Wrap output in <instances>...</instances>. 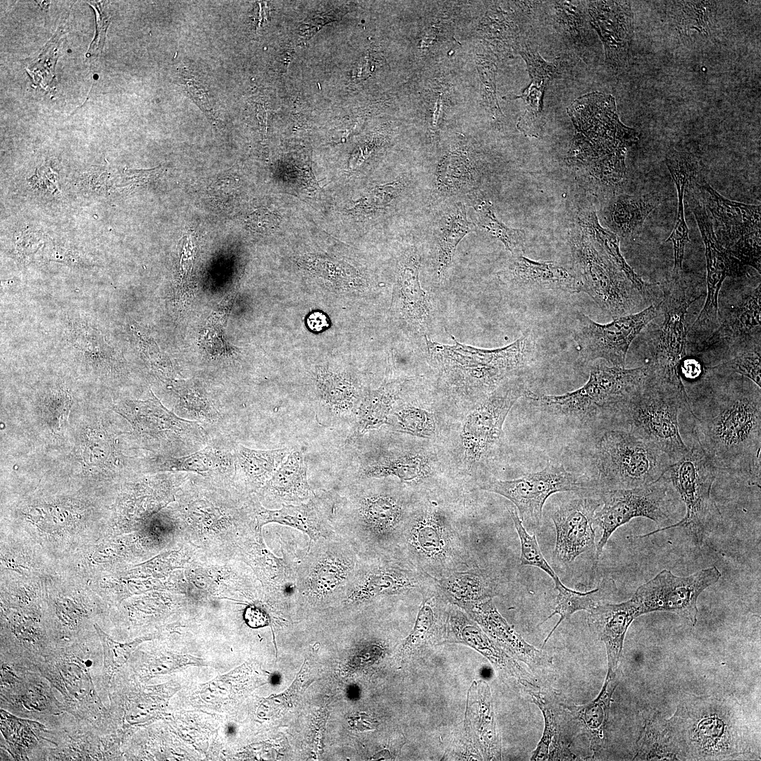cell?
<instances>
[{"label":"cell","mask_w":761,"mask_h":761,"mask_svg":"<svg viewBox=\"0 0 761 761\" xmlns=\"http://www.w3.org/2000/svg\"><path fill=\"white\" fill-rule=\"evenodd\" d=\"M687 393L699 446L718 471L760 485L761 392L737 373L707 369Z\"/></svg>","instance_id":"6da1fadb"},{"label":"cell","mask_w":761,"mask_h":761,"mask_svg":"<svg viewBox=\"0 0 761 761\" xmlns=\"http://www.w3.org/2000/svg\"><path fill=\"white\" fill-rule=\"evenodd\" d=\"M329 497L330 524L359 558L394 555L409 519L406 501L397 490L357 483Z\"/></svg>","instance_id":"7a4b0ae2"},{"label":"cell","mask_w":761,"mask_h":761,"mask_svg":"<svg viewBox=\"0 0 761 761\" xmlns=\"http://www.w3.org/2000/svg\"><path fill=\"white\" fill-rule=\"evenodd\" d=\"M454 339V338H453ZM428 361L443 385L459 396L483 399L502 382L530 364L535 341L530 332L495 349L462 344L445 345L424 338Z\"/></svg>","instance_id":"3957f363"},{"label":"cell","mask_w":761,"mask_h":761,"mask_svg":"<svg viewBox=\"0 0 761 761\" xmlns=\"http://www.w3.org/2000/svg\"><path fill=\"white\" fill-rule=\"evenodd\" d=\"M648 373L625 409L624 420L629 431L662 451L671 463L688 450L681 438L679 416L688 411L683 380L650 364Z\"/></svg>","instance_id":"277c9868"},{"label":"cell","mask_w":761,"mask_h":761,"mask_svg":"<svg viewBox=\"0 0 761 761\" xmlns=\"http://www.w3.org/2000/svg\"><path fill=\"white\" fill-rule=\"evenodd\" d=\"M648 370V364L633 369L598 364L590 368L588 381L574 391L546 395L528 389L524 397L549 414L581 421L607 416L623 418Z\"/></svg>","instance_id":"5b68a950"},{"label":"cell","mask_w":761,"mask_h":761,"mask_svg":"<svg viewBox=\"0 0 761 761\" xmlns=\"http://www.w3.org/2000/svg\"><path fill=\"white\" fill-rule=\"evenodd\" d=\"M671 464L662 451L630 431H607L595 446L599 493L650 484L661 478Z\"/></svg>","instance_id":"8992f818"},{"label":"cell","mask_w":761,"mask_h":761,"mask_svg":"<svg viewBox=\"0 0 761 761\" xmlns=\"http://www.w3.org/2000/svg\"><path fill=\"white\" fill-rule=\"evenodd\" d=\"M357 560L352 547L336 533L309 543L297 564L292 597L315 608L337 604Z\"/></svg>","instance_id":"52a82bcc"},{"label":"cell","mask_w":761,"mask_h":761,"mask_svg":"<svg viewBox=\"0 0 761 761\" xmlns=\"http://www.w3.org/2000/svg\"><path fill=\"white\" fill-rule=\"evenodd\" d=\"M717 473L715 467L699 445L688 448L681 458L671 464L664 474L685 505L683 518L642 537L682 528L695 545H702L722 520L719 509L711 496Z\"/></svg>","instance_id":"ba28073f"},{"label":"cell","mask_w":761,"mask_h":761,"mask_svg":"<svg viewBox=\"0 0 761 761\" xmlns=\"http://www.w3.org/2000/svg\"><path fill=\"white\" fill-rule=\"evenodd\" d=\"M115 411L130 423L137 439L157 456L190 454L205 447L210 440L199 423L180 417L152 392L144 401H121Z\"/></svg>","instance_id":"9c48e42d"},{"label":"cell","mask_w":761,"mask_h":761,"mask_svg":"<svg viewBox=\"0 0 761 761\" xmlns=\"http://www.w3.org/2000/svg\"><path fill=\"white\" fill-rule=\"evenodd\" d=\"M672 485L664 474L657 481L641 487L616 489L599 493L601 508L594 516L596 527L602 533L595 547V564L612 533L620 526L636 517L649 519L659 528L674 523L676 504L671 493Z\"/></svg>","instance_id":"30bf717a"},{"label":"cell","mask_w":761,"mask_h":761,"mask_svg":"<svg viewBox=\"0 0 761 761\" xmlns=\"http://www.w3.org/2000/svg\"><path fill=\"white\" fill-rule=\"evenodd\" d=\"M696 180L702 200L699 202L712 218L710 220L718 242L741 264L760 273V205L728 199L704 178L696 177Z\"/></svg>","instance_id":"8fae6325"},{"label":"cell","mask_w":761,"mask_h":761,"mask_svg":"<svg viewBox=\"0 0 761 761\" xmlns=\"http://www.w3.org/2000/svg\"><path fill=\"white\" fill-rule=\"evenodd\" d=\"M527 390L524 381L513 375L479 400L466 415L459 435L464 460L469 469L485 461L498 445L509 411L524 397Z\"/></svg>","instance_id":"7c38bea8"},{"label":"cell","mask_w":761,"mask_h":761,"mask_svg":"<svg viewBox=\"0 0 761 761\" xmlns=\"http://www.w3.org/2000/svg\"><path fill=\"white\" fill-rule=\"evenodd\" d=\"M587 479L571 472L559 464L547 462L543 469L513 480H491L484 482L481 489L502 495L511 501L519 516L530 528L539 527L543 506L552 494L565 491L584 490Z\"/></svg>","instance_id":"4fadbf2b"},{"label":"cell","mask_w":761,"mask_h":761,"mask_svg":"<svg viewBox=\"0 0 761 761\" xmlns=\"http://www.w3.org/2000/svg\"><path fill=\"white\" fill-rule=\"evenodd\" d=\"M581 292L587 293L613 318L636 313L645 297L607 258L586 244L575 248Z\"/></svg>","instance_id":"5bb4252c"},{"label":"cell","mask_w":761,"mask_h":761,"mask_svg":"<svg viewBox=\"0 0 761 761\" xmlns=\"http://www.w3.org/2000/svg\"><path fill=\"white\" fill-rule=\"evenodd\" d=\"M660 304H650L636 313L601 324L578 313L574 339L582 357L603 359L609 364L625 367L629 348L635 338L657 315Z\"/></svg>","instance_id":"9a60e30c"},{"label":"cell","mask_w":761,"mask_h":761,"mask_svg":"<svg viewBox=\"0 0 761 761\" xmlns=\"http://www.w3.org/2000/svg\"><path fill=\"white\" fill-rule=\"evenodd\" d=\"M722 573L715 566L680 576L664 569L640 586L633 595L643 614L653 612L675 613L697 623V602L700 595L720 579Z\"/></svg>","instance_id":"2e32d148"},{"label":"cell","mask_w":761,"mask_h":761,"mask_svg":"<svg viewBox=\"0 0 761 761\" xmlns=\"http://www.w3.org/2000/svg\"><path fill=\"white\" fill-rule=\"evenodd\" d=\"M713 703L698 700L683 703L669 720L675 740L692 746L694 757H726L736 751L737 738L731 731L730 720L714 710Z\"/></svg>","instance_id":"e0dca14e"},{"label":"cell","mask_w":761,"mask_h":761,"mask_svg":"<svg viewBox=\"0 0 761 761\" xmlns=\"http://www.w3.org/2000/svg\"><path fill=\"white\" fill-rule=\"evenodd\" d=\"M419 586L416 574L393 556L358 557L353 575L337 604L356 607L379 598L407 593Z\"/></svg>","instance_id":"ac0fdd59"},{"label":"cell","mask_w":761,"mask_h":761,"mask_svg":"<svg viewBox=\"0 0 761 761\" xmlns=\"http://www.w3.org/2000/svg\"><path fill=\"white\" fill-rule=\"evenodd\" d=\"M691 204L703 240L707 268V297L692 330L713 332L718 324V299L723 282L727 277L742 275L743 264L718 242L704 206L695 197Z\"/></svg>","instance_id":"d6986e66"},{"label":"cell","mask_w":761,"mask_h":761,"mask_svg":"<svg viewBox=\"0 0 761 761\" xmlns=\"http://www.w3.org/2000/svg\"><path fill=\"white\" fill-rule=\"evenodd\" d=\"M681 275H673L664 298L660 302L664 319L657 349L650 364L682 378L681 366L686 355L687 341L685 317L689 307L701 295L689 292Z\"/></svg>","instance_id":"ffe728a7"},{"label":"cell","mask_w":761,"mask_h":761,"mask_svg":"<svg viewBox=\"0 0 761 761\" xmlns=\"http://www.w3.org/2000/svg\"><path fill=\"white\" fill-rule=\"evenodd\" d=\"M761 285L749 288L718 304V324L707 345L734 349L733 357L747 349L760 347ZM730 358V357H729ZM728 359V358H727Z\"/></svg>","instance_id":"44dd1931"},{"label":"cell","mask_w":761,"mask_h":761,"mask_svg":"<svg viewBox=\"0 0 761 761\" xmlns=\"http://www.w3.org/2000/svg\"><path fill=\"white\" fill-rule=\"evenodd\" d=\"M601 505L600 497H579L562 503L552 513L556 531L553 561L571 563L596 547L594 516Z\"/></svg>","instance_id":"7402d4cb"},{"label":"cell","mask_w":761,"mask_h":761,"mask_svg":"<svg viewBox=\"0 0 761 761\" xmlns=\"http://www.w3.org/2000/svg\"><path fill=\"white\" fill-rule=\"evenodd\" d=\"M421 258L411 246L402 255L395 291V310L406 330L414 338L429 336L433 323V306L428 293L420 281Z\"/></svg>","instance_id":"603a6c76"},{"label":"cell","mask_w":761,"mask_h":761,"mask_svg":"<svg viewBox=\"0 0 761 761\" xmlns=\"http://www.w3.org/2000/svg\"><path fill=\"white\" fill-rule=\"evenodd\" d=\"M545 719L543 736L531 760H569L576 757L570 750L578 720L568 705L553 694L540 690L529 693Z\"/></svg>","instance_id":"cb8c5ba5"},{"label":"cell","mask_w":761,"mask_h":761,"mask_svg":"<svg viewBox=\"0 0 761 761\" xmlns=\"http://www.w3.org/2000/svg\"><path fill=\"white\" fill-rule=\"evenodd\" d=\"M452 537L445 513L435 507H429L412 519H408L402 539L404 538L409 550L422 562L439 566L447 564L452 557L454 546Z\"/></svg>","instance_id":"d4e9b609"},{"label":"cell","mask_w":761,"mask_h":761,"mask_svg":"<svg viewBox=\"0 0 761 761\" xmlns=\"http://www.w3.org/2000/svg\"><path fill=\"white\" fill-rule=\"evenodd\" d=\"M590 23L605 47V59L614 68L629 61L633 35V13L627 1H593L590 4Z\"/></svg>","instance_id":"484cf974"},{"label":"cell","mask_w":761,"mask_h":761,"mask_svg":"<svg viewBox=\"0 0 761 761\" xmlns=\"http://www.w3.org/2000/svg\"><path fill=\"white\" fill-rule=\"evenodd\" d=\"M502 283L517 290L581 292L577 277L555 261H537L521 254L513 256L506 268L498 273Z\"/></svg>","instance_id":"4316f807"},{"label":"cell","mask_w":761,"mask_h":761,"mask_svg":"<svg viewBox=\"0 0 761 761\" xmlns=\"http://www.w3.org/2000/svg\"><path fill=\"white\" fill-rule=\"evenodd\" d=\"M641 615V606L633 595L619 603H600L588 611V626L606 648L607 676L617 675L626 633L633 621Z\"/></svg>","instance_id":"83f0119b"},{"label":"cell","mask_w":761,"mask_h":761,"mask_svg":"<svg viewBox=\"0 0 761 761\" xmlns=\"http://www.w3.org/2000/svg\"><path fill=\"white\" fill-rule=\"evenodd\" d=\"M253 509L258 526L268 522L289 526L307 534L309 543L335 533L329 521L330 505L328 493H315L307 502L283 505L280 509H266L258 502Z\"/></svg>","instance_id":"f1b7e54d"},{"label":"cell","mask_w":761,"mask_h":761,"mask_svg":"<svg viewBox=\"0 0 761 761\" xmlns=\"http://www.w3.org/2000/svg\"><path fill=\"white\" fill-rule=\"evenodd\" d=\"M151 469L160 472H188L211 479L234 478L233 443L210 439L203 448L179 457L156 456Z\"/></svg>","instance_id":"f546056e"},{"label":"cell","mask_w":761,"mask_h":761,"mask_svg":"<svg viewBox=\"0 0 761 761\" xmlns=\"http://www.w3.org/2000/svg\"><path fill=\"white\" fill-rule=\"evenodd\" d=\"M476 619L493 637L504 643L534 674L548 672L553 659L547 652L526 642L497 610L492 598L469 603Z\"/></svg>","instance_id":"4dcf8cb0"},{"label":"cell","mask_w":761,"mask_h":761,"mask_svg":"<svg viewBox=\"0 0 761 761\" xmlns=\"http://www.w3.org/2000/svg\"><path fill=\"white\" fill-rule=\"evenodd\" d=\"M665 163L675 183L678 198L674 225L666 241L673 245L674 274H680L683 270L685 247L690 240L685 221L683 200L689 184L698 174L699 162L696 156L691 151L674 149L667 155Z\"/></svg>","instance_id":"1f68e13d"},{"label":"cell","mask_w":761,"mask_h":761,"mask_svg":"<svg viewBox=\"0 0 761 761\" xmlns=\"http://www.w3.org/2000/svg\"><path fill=\"white\" fill-rule=\"evenodd\" d=\"M520 54L527 64L531 83L521 95L515 97L522 99L526 104L517 128L526 135L537 137L545 123L543 113L545 89L547 82L555 78L557 70L554 63L545 61L529 49L522 50Z\"/></svg>","instance_id":"d6a6232c"},{"label":"cell","mask_w":761,"mask_h":761,"mask_svg":"<svg viewBox=\"0 0 761 761\" xmlns=\"http://www.w3.org/2000/svg\"><path fill=\"white\" fill-rule=\"evenodd\" d=\"M307 471L302 451L292 450L261 488V495L282 505L307 502L315 494L309 484Z\"/></svg>","instance_id":"836d02e7"},{"label":"cell","mask_w":761,"mask_h":761,"mask_svg":"<svg viewBox=\"0 0 761 761\" xmlns=\"http://www.w3.org/2000/svg\"><path fill=\"white\" fill-rule=\"evenodd\" d=\"M434 462L426 452L402 450L380 454L364 464L359 469L361 479L394 477L409 482L429 477L434 471Z\"/></svg>","instance_id":"e575fe53"},{"label":"cell","mask_w":761,"mask_h":761,"mask_svg":"<svg viewBox=\"0 0 761 761\" xmlns=\"http://www.w3.org/2000/svg\"><path fill=\"white\" fill-rule=\"evenodd\" d=\"M234 478L249 492L261 489L292 451L289 447L254 450L233 443Z\"/></svg>","instance_id":"d590c367"},{"label":"cell","mask_w":761,"mask_h":761,"mask_svg":"<svg viewBox=\"0 0 761 761\" xmlns=\"http://www.w3.org/2000/svg\"><path fill=\"white\" fill-rule=\"evenodd\" d=\"M68 331L73 347L87 364L106 373L120 372L122 366L120 355L97 328L87 321L73 319L69 323Z\"/></svg>","instance_id":"8d00e7d4"},{"label":"cell","mask_w":761,"mask_h":761,"mask_svg":"<svg viewBox=\"0 0 761 761\" xmlns=\"http://www.w3.org/2000/svg\"><path fill=\"white\" fill-rule=\"evenodd\" d=\"M473 229L462 203L448 206L441 215L434 235L435 268L439 280L445 278L458 245Z\"/></svg>","instance_id":"74e56055"},{"label":"cell","mask_w":761,"mask_h":761,"mask_svg":"<svg viewBox=\"0 0 761 761\" xmlns=\"http://www.w3.org/2000/svg\"><path fill=\"white\" fill-rule=\"evenodd\" d=\"M663 200V196L657 192L617 197L608 207L607 224L620 237L633 238L641 233L648 216Z\"/></svg>","instance_id":"f35d334b"},{"label":"cell","mask_w":761,"mask_h":761,"mask_svg":"<svg viewBox=\"0 0 761 761\" xmlns=\"http://www.w3.org/2000/svg\"><path fill=\"white\" fill-rule=\"evenodd\" d=\"M315 380L323 412L327 416L338 420L357 413L359 393L356 383L350 378L319 369Z\"/></svg>","instance_id":"ab89813d"},{"label":"cell","mask_w":761,"mask_h":761,"mask_svg":"<svg viewBox=\"0 0 761 761\" xmlns=\"http://www.w3.org/2000/svg\"><path fill=\"white\" fill-rule=\"evenodd\" d=\"M407 380L384 382L361 399L356 413V424L352 438L388 424L394 404Z\"/></svg>","instance_id":"60d3db41"},{"label":"cell","mask_w":761,"mask_h":761,"mask_svg":"<svg viewBox=\"0 0 761 761\" xmlns=\"http://www.w3.org/2000/svg\"><path fill=\"white\" fill-rule=\"evenodd\" d=\"M618 683L617 675L606 676L598 695L581 705H569L590 741L593 751L600 750L607 741V727L612 696Z\"/></svg>","instance_id":"b9f144b4"},{"label":"cell","mask_w":761,"mask_h":761,"mask_svg":"<svg viewBox=\"0 0 761 761\" xmlns=\"http://www.w3.org/2000/svg\"><path fill=\"white\" fill-rule=\"evenodd\" d=\"M438 583L440 589L449 598L459 602H479L497 595L495 580L478 568L452 572L440 579Z\"/></svg>","instance_id":"7bdbcfd3"},{"label":"cell","mask_w":761,"mask_h":761,"mask_svg":"<svg viewBox=\"0 0 761 761\" xmlns=\"http://www.w3.org/2000/svg\"><path fill=\"white\" fill-rule=\"evenodd\" d=\"M614 588V581L609 579H603L595 588L584 593L572 590L565 586L562 583L555 586V589L558 591L555 607L552 613L539 625L543 624L555 614H558L559 619L544 640L543 645L547 642L553 632L564 619L578 611L586 610L588 612L600 603L609 590Z\"/></svg>","instance_id":"ee69618b"},{"label":"cell","mask_w":761,"mask_h":761,"mask_svg":"<svg viewBox=\"0 0 761 761\" xmlns=\"http://www.w3.org/2000/svg\"><path fill=\"white\" fill-rule=\"evenodd\" d=\"M173 387L176 395L174 412L180 417L209 424L220 420L221 411L206 392L193 383L177 381Z\"/></svg>","instance_id":"f6af8a7d"},{"label":"cell","mask_w":761,"mask_h":761,"mask_svg":"<svg viewBox=\"0 0 761 761\" xmlns=\"http://www.w3.org/2000/svg\"><path fill=\"white\" fill-rule=\"evenodd\" d=\"M474 211L475 221L481 228L500 240L513 256L521 254L526 240L523 230L509 228L500 221L488 200L476 204Z\"/></svg>","instance_id":"bcb514c9"},{"label":"cell","mask_w":761,"mask_h":761,"mask_svg":"<svg viewBox=\"0 0 761 761\" xmlns=\"http://www.w3.org/2000/svg\"><path fill=\"white\" fill-rule=\"evenodd\" d=\"M388 424L397 432L421 438H431L436 431L434 414L413 405H404L393 409Z\"/></svg>","instance_id":"7dc6e473"},{"label":"cell","mask_w":761,"mask_h":761,"mask_svg":"<svg viewBox=\"0 0 761 761\" xmlns=\"http://www.w3.org/2000/svg\"><path fill=\"white\" fill-rule=\"evenodd\" d=\"M474 173L469 161L458 155H449L440 164L437 186L445 194L467 192L473 187Z\"/></svg>","instance_id":"c3c4849f"},{"label":"cell","mask_w":761,"mask_h":761,"mask_svg":"<svg viewBox=\"0 0 761 761\" xmlns=\"http://www.w3.org/2000/svg\"><path fill=\"white\" fill-rule=\"evenodd\" d=\"M508 510L520 540V564L535 567L545 571L552 578L555 586L561 583L558 576L544 557L536 534L528 533L516 509L509 508Z\"/></svg>","instance_id":"681fc988"},{"label":"cell","mask_w":761,"mask_h":761,"mask_svg":"<svg viewBox=\"0 0 761 761\" xmlns=\"http://www.w3.org/2000/svg\"><path fill=\"white\" fill-rule=\"evenodd\" d=\"M592 227L595 234L596 241L603 253L617 268L624 273L638 290L646 297L648 289V285L635 273L622 256L617 235L602 228L598 225L596 219L592 220Z\"/></svg>","instance_id":"f907efd6"},{"label":"cell","mask_w":761,"mask_h":761,"mask_svg":"<svg viewBox=\"0 0 761 761\" xmlns=\"http://www.w3.org/2000/svg\"><path fill=\"white\" fill-rule=\"evenodd\" d=\"M705 369L737 373L748 378L761 388L760 347L745 350Z\"/></svg>","instance_id":"816d5d0a"},{"label":"cell","mask_w":761,"mask_h":761,"mask_svg":"<svg viewBox=\"0 0 761 761\" xmlns=\"http://www.w3.org/2000/svg\"><path fill=\"white\" fill-rule=\"evenodd\" d=\"M676 5L677 23L683 27L695 29L700 32L707 31L714 1H674Z\"/></svg>","instance_id":"f5cc1de1"},{"label":"cell","mask_w":761,"mask_h":761,"mask_svg":"<svg viewBox=\"0 0 761 761\" xmlns=\"http://www.w3.org/2000/svg\"><path fill=\"white\" fill-rule=\"evenodd\" d=\"M408 184L407 178H402L392 182L377 186L363 197L359 207L366 212L384 209L403 192Z\"/></svg>","instance_id":"db71d44e"},{"label":"cell","mask_w":761,"mask_h":761,"mask_svg":"<svg viewBox=\"0 0 761 761\" xmlns=\"http://www.w3.org/2000/svg\"><path fill=\"white\" fill-rule=\"evenodd\" d=\"M94 627L102 644L105 669L111 676L126 661L137 643L121 644L115 642L99 626L94 625Z\"/></svg>","instance_id":"11a10c76"},{"label":"cell","mask_w":761,"mask_h":761,"mask_svg":"<svg viewBox=\"0 0 761 761\" xmlns=\"http://www.w3.org/2000/svg\"><path fill=\"white\" fill-rule=\"evenodd\" d=\"M71 402V395L64 387L58 386L48 393L46 397V411L49 412L47 416L54 429H60L68 419Z\"/></svg>","instance_id":"9f6ffc18"},{"label":"cell","mask_w":761,"mask_h":761,"mask_svg":"<svg viewBox=\"0 0 761 761\" xmlns=\"http://www.w3.org/2000/svg\"><path fill=\"white\" fill-rule=\"evenodd\" d=\"M434 623V612L428 600L423 602L413 630L406 638L402 650H412L419 644Z\"/></svg>","instance_id":"6f0895ef"},{"label":"cell","mask_w":761,"mask_h":761,"mask_svg":"<svg viewBox=\"0 0 761 761\" xmlns=\"http://www.w3.org/2000/svg\"><path fill=\"white\" fill-rule=\"evenodd\" d=\"M94 433L85 443L83 458L88 465L100 466L112 456L111 444L108 439Z\"/></svg>","instance_id":"680465c9"},{"label":"cell","mask_w":761,"mask_h":761,"mask_svg":"<svg viewBox=\"0 0 761 761\" xmlns=\"http://www.w3.org/2000/svg\"><path fill=\"white\" fill-rule=\"evenodd\" d=\"M557 15L571 37L575 40H581L583 31V15L571 2L557 1L556 3Z\"/></svg>","instance_id":"91938a15"},{"label":"cell","mask_w":761,"mask_h":761,"mask_svg":"<svg viewBox=\"0 0 761 761\" xmlns=\"http://www.w3.org/2000/svg\"><path fill=\"white\" fill-rule=\"evenodd\" d=\"M478 70L489 106L495 113L498 114L501 111L496 96L495 65L491 61L481 60L478 65Z\"/></svg>","instance_id":"94428289"},{"label":"cell","mask_w":761,"mask_h":761,"mask_svg":"<svg viewBox=\"0 0 761 761\" xmlns=\"http://www.w3.org/2000/svg\"><path fill=\"white\" fill-rule=\"evenodd\" d=\"M279 222V218L275 213L264 208L255 210L246 220L247 226L258 233L274 230Z\"/></svg>","instance_id":"6125c7cd"},{"label":"cell","mask_w":761,"mask_h":761,"mask_svg":"<svg viewBox=\"0 0 761 761\" xmlns=\"http://www.w3.org/2000/svg\"><path fill=\"white\" fill-rule=\"evenodd\" d=\"M244 616L247 624L252 628L262 627L268 625L269 622L266 613L255 606L247 607Z\"/></svg>","instance_id":"be15d7a7"},{"label":"cell","mask_w":761,"mask_h":761,"mask_svg":"<svg viewBox=\"0 0 761 761\" xmlns=\"http://www.w3.org/2000/svg\"><path fill=\"white\" fill-rule=\"evenodd\" d=\"M702 373V366L695 359L683 360L681 366V377L695 378Z\"/></svg>","instance_id":"e7e4bbea"},{"label":"cell","mask_w":761,"mask_h":761,"mask_svg":"<svg viewBox=\"0 0 761 761\" xmlns=\"http://www.w3.org/2000/svg\"><path fill=\"white\" fill-rule=\"evenodd\" d=\"M97 21L98 25H99V26L98 27L99 34L97 36V38L94 39V42H92V44L90 46L88 54H89L91 52V51H92L93 52L98 51L99 49L102 48L103 44H104V38H105V32H106V27L107 25L106 24L105 16L101 15V12L99 11V10H98Z\"/></svg>","instance_id":"03108f58"},{"label":"cell","mask_w":761,"mask_h":761,"mask_svg":"<svg viewBox=\"0 0 761 761\" xmlns=\"http://www.w3.org/2000/svg\"><path fill=\"white\" fill-rule=\"evenodd\" d=\"M307 323L309 328L316 332L321 331L328 326L327 317L318 311L311 314L307 318Z\"/></svg>","instance_id":"003e7915"}]
</instances>
